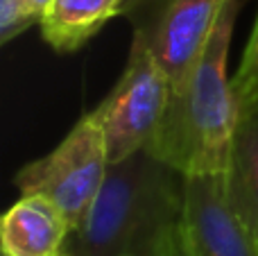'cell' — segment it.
<instances>
[{"label":"cell","instance_id":"obj_1","mask_svg":"<svg viewBox=\"0 0 258 256\" xmlns=\"http://www.w3.org/2000/svg\"><path fill=\"white\" fill-rule=\"evenodd\" d=\"M183 175L147 150L111 163L63 256H179Z\"/></svg>","mask_w":258,"mask_h":256},{"label":"cell","instance_id":"obj_2","mask_svg":"<svg viewBox=\"0 0 258 256\" xmlns=\"http://www.w3.org/2000/svg\"><path fill=\"white\" fill-rule=\"evenodd\" d=\"M240 0H229L204 52L172 86L165 116L147 152L183 177L229 172L238 127V98L229 77V50Z\"/></svg>","mask_w":258,"mask_h":256},{"label":"cell","instance_id":"obj_3","mask_svg":"<svg viewBox=\"0 0 258 256\" xmlns=\"http://www.w3.org/2000/svg\"><path fill=\"white\" fill-rule=\"evenodd\" d=\"M109 168L107 141L91 111L77 120L52 152L21 168L14 184L21 195H41L57 204L77 229L98 200Z\"/></svg>","mask_w":258,"mask_h":256},{"label":"cell","instance_id":"obj_4","mask_svg":"<svg viewBox=\"0 0 258 256\" xmlns=\"http://www.w3.org/2000/svg\"><path fill=\"white\" fill-rule=\"evenodd\" d=\"M172 80L152 48L134 34L127 66L109 95L93 109L107 141L109 163L147 150L165 116Z\"/></svg>","mask_w":258,"mask_h":256},{"label":"cell","instance_id":"obj_5","mask_svg":"<svg viewBox=\"0 0 258 256\" xmlns=\"http://www.w3.org/2000/svg\"><path fill=\"white\" fill-rule=\"evenodd\" d=\"M227 5L229 0H125L122 14L177 86L204 52Z\"/></svg>","mask_w":258,"mask_h":256},{"label":"cell","instance_id":"obj_6","mask_svg":"<svg viewBox=\"0 0 258 256\" xmlns=\"http://www.w3.org/2000/svg\"><path fill=\"white\" fill-rule=\"evenodd\" d=\"M181 238L195 256H258L254 234L233 204L227 172L183 177Z\"/></svg>","mask_w":258,"mask_h":256},{"label":"cell","instance_id":"obj_7","mask_svg":"<svg viewBox=\"0 0 258 256\" xmlns=\"http://www.w3.org/2000/svg\"><path fill=\"white\" fill-rule=\"evenodd\" d=\"M71 222L41 195H21L0 222L3 256H61Z\"/></svg>","mask_w":258,"mask_h":256},{"label":"cell","instance_id":"obj_8","mask_svg":"<svg viewBox=\"0 0 258 256\" xmlns=\"http://www.w3.org/2000/svg\"><path fill=\"white\" fill-rule=\"evenodd\" d=\"M122 12L125 0H50L39 27L52 50L75 52Z\"/></svg>","mask_w":258,"mask_h":256},{"label":"cell","instance_id":"obj_9","mask_svg":"<svg viewBox=\"0 0 258 256\" xmlns=\"http://www.w3.org/2000/svg\"><path fill=\"white\" fill-rule=\"evenodd\" d=\"M238 107L240 113L227 177L233 204L249 225L258 245V95L238 102Z\"/></svg>","mask_w":258,"mask_h":256},{"label":"cell","instance_id":"obj_10","mask_svg":"<svg viewBox=\"0 0 258 256\" xmlns=\"http://www.w3.org/2000/svg\"><path fill=\"white\" fill-rule=\"evenodd\" d=\"M34 23H41V12L27 0H0V43H9L30 30Z\"/></svg>","mask_w":258,"mask_h":256},{"label":"cell","instance_id":"obj_11","mask_svg":"<svg viewBox=\"0 0 258 256\" xmlns=\"http://www.w3.org/2000/svg\"><path fill=\"white\" fill-rule=\"evenodd\" d=\"M233 91H236L238 102L258 95V16L254 23V30L249 34L247 48L242 52V61L236 71V77H231Z\"/></svg>","mask_w":258,"mask_h":256},{"label":"cell","instance_id":"obj_12","mask_svg":"<svg viewBox=\"0 0 258 256\" xmlns=\"http://www.w3.org/2000/svg\"><path fill=\"white\" fill-rule=\"evenodd\" d=\"M27 3H30V5H32V7H34V9H39V12H41V14H43L45 5H48V3H50V0H27Z\"/></svg>","mask_w":258,"mask_h":256},{"label":"cell","instance_id":"obj_13","mask_svg":"<svg viewBox=\"0 0 258 256\" xmlns=\"http://www.w3.org/2000/svg\"><path fill=\"white\" fill-rule=\"evenodd\" d=\"M179 256H195L190 249H188V245L183 243V238H181V243H179Z\"/></svg>","mask_w":258,"mask_h":256},{"label":"cell","instance_id":"obj_14","mask_svg":"<svg viewBox=\"0 0 258 256\" xmlns=\"http://www.w3.org/2000/svg\"><path fill=\"white\" fill-rule=\"evenodd\" d=\"M61 256H63V254H61Z\"/></svg>","mask_w":258,"mask_h":256}]
</instances>
